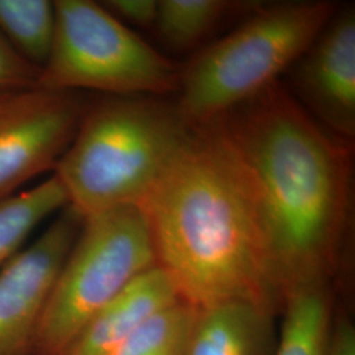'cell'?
Masks as SVG:
<instances>
[{"instance_id": "obj_1", "label": "cell", "mask_w": 355, "mask_h": 355, "mask_svg": "<svg viewBox=\"0 0 355 355\" xmlns=\"http://www.w3.org/2000/svg\"><path fill=\"white\" fill-rule=\"evenodd\" d=\"M202 127L253 203L283 305L330 284L350 229L354 144L318 124L280 80Z\"/></svg>"}, {"instance_id": "obj_2", "label": "cell", "mask_w": 355, "mask_h": 355, "mask_svg": "<svg viewBox=\"0 0 355 355\" xmlns=\"http://www.w3.org/2000/svg\"><path fill=\"white\" fill-rule=\"evenodd\" d=\"M157 266L195 308L243 300L283 309L253 203L211 129L192 128L139 204Z\"/></svg>"}, {"instance_id": "obj_3", "label": "cell", "mask_w": 355, "mask_h": 355, "mask_svg": "<svg viewBox=\"0 0 355 355\" xmlns=\"http://www.w3.org/2000/svg\"><path fill=\"white\" fill-rule=\"evenodd\" d=\"M191 130L165 98L102 95L89 101L53 175L83 218L139 207Z\"/></svg>"}, {"instance_id": "obj_4", "label": "cell", "mask_w": 355, "mask_h": 355, "mask_svg": "<svg viewBox=\"0 0 355 355\" xmlns=\"http://www.w3.org/2000/svg\"><path fill=\"white\" fill-rule=\"evenodd\" d=\"M337 8L328 0L258 3L180 66L178 112L202 127L253 99L291 70Z\"/></svg>"}, {"instance_id": "obj_5", "label": "cell", "mask_w": 355, "mask_h": 355, "mask_svg": "<svg viewBox=\"0 0 355 355\" xmlns=\"http://www.w3.org/2000/svg\"><path fill=\"white\" fill-rule=\"evenodd\" d=\"M55 32L38 85L104 96L177 94L180 64L150 46L103 4L57 0Z\"/></svg>"}, {"instance_id": "obj_6", "label": "cell", "mask_w": 355, "mask_h": 355, "mask_svg": "<svg viewBox=\"0 0 355 355\" xmlns=\"http://www.w3.org/2000/svg\"><path fill=\"white\" fill-rule=\"evenodd\" d=\"M154 266L150 230L139 207L85 217L51 288L32 355H62L104 305Z\"/></svg>"}, {"instance_id": "obj_7", "label": "cell", "mask_w": 355, "mask_h": 355, "mask_svg": "<svg viewBox=\"0 0 355 355\" xmlns=\"http://www.w3.org/2000/svg\"><path fill=\"white\" fill-rule=\"evenodd\" d=\"M89 101L85 92L40 85L0 92V199L54 173Z\"/></svg>"}, {"instance_id": "obj_8", "label": "cell", "mask_w": 355, "mask_h": 355, "mask_svg": "<svg viewBox=\"0 0 355 355\" xmlns=\"http://www.w3.org/2000/svg\"><path fill=\"white\" fill-rule=\"evenodd\" d=\"M82 223L66 205L36 241L0 268V355H32L51 288Z\"/></svg>"}, {"instance_id": "obj_9", "label": "cell", "mask_w": 355, "mask_h": 355, "mask_svg": "<svg viewBox=\"0 0 355 355\" xmlns=\"http://www.w3.org/2000/svg\"><path fill=\"white\" fill-rule=\"evenodd\" d=\"M291 73L288 89L305 111L331 135L354 144V6H338Z\"/></svg>"}, {"instance_id": "obj_10", "label": "cell", "mask_w": 355, "mask_h": 355, "mask_svg": "<svg viewBox=\"0 0 355 355\" xmlns=\"http://www.w3.org/2000/svg\"><path fill=\"white\" fill-rule=\"evenodd\" d=\"M179 300L168 275L161 267H152L104 305L62 355H108L142 322Z\"/></svg>"}, {"instance_id": "obj_11", "label": "cell", "mask_w": 355, "mask_h": 355, "mask_svg": "<svg viewBox=\"0 0 355 355\" xmlns=\"http://www.w3.org/2000/svg\"><path fill=\"white\" fill-rule=\"evenodd\" d=\"M275 315L243 300L199 308L186 355H275Z\"/></svg>"}, {"instance_id": "obj_12", "label": "cell", "mask_w": 355, "mask_h": 355, "mask_svg": "<svg viewBox=\"0 0 355 355\" xmlns=\"http://www.w3.org/2000/svg\"><path fill=\"white\" fill-rule=\"evenodd\" d=\"M257 1L237 0H159L153 31L167 51L195 54L230 21L241 20Z\"/></svg>"}, {"instance_id": "obj_13", "label": "cell", "mask_w": 355, "mask_h": 355, "mask_svg": "<svg viewBox=\"0 0 355 355\" xmlns=\"http://www.w3.org/2000/svg\"><path fill=\"white\" fill-rule=\"evenodd\" d=\"M282 313L275 355H327L333 322L330 284L292 292Z\"/></svg>"}, {"instance_id": "obj_14", "label": "cell", "mask_w": 355, "mask_h": 355, "mask_svg": "<svg viewBox=\"0 0 355 355\" xmlns=\"http://www.w3.org/2000/svg\"><path fill=\"white\" fill-rule=\"evenodd\" d=\"M67 204L55 175L33 189L0 199V268L19 253L33 229Z\"/></svg>"}, {"instance_id": "obj_15", "label": "cell", "mask_w": 355, "mask_h": 355, "mask_svg": "<svg viewBox=\"0 0 355 355\" xmlns=\"http://www.w3.org/2000/svg\"><path fill=\"white\" fill-rule=\"evenodd\" d=\"M54 32V1L0 0V35L40 71L49 58Z\"/></svg>"}, {"instance_id": "obj_16", "label": "cell", "mask_w": 355, "mask_h": 355, "mask_svg": "<svg viewBox=\"0 0 355 355\" xmlns=\"http://www.w3.org/2000/svg\"><path fill=\"white\" fill-rule=\"evenodd\" d=\"M198 309L179 300L142 322L108 355H186Z\"/></svg>"}, {"instance_id": "obj_17", "label": "cell", "mask_w": 355, "mask_h": 355, "mask_svg": "<svg viewBox=\"0 0 355 355\" xmlns=\"http://www.w3.org/2000/svg\"><path fill=\"white\" fill-rule=\"evenodd\" d=\"M40 70L13 49L0 35V92L38 85Z\"/></svg>"}, {"instance_id": "obj_18", "label": "cell", "mask_w": 355, "mask_h": 355, "mask_svg": "<svg viewBox=\"0 0 355 355\" xmlns=\"http://www.w3.org/2000/svg\"><path fill=\"white\" fill-rule=\"evenodd\" d=\"M103 6L125 26L152 29L157 16L155 0H107Z\"/></svg>"}, {"instance_id": "obj_19", "label": "cell", "mask_w": 355, "mask_h": 355, "mask_svg": "<svg viewBox=\"0 0 355 355\" xmlns=\"http://www.w3.org/2000/svg\"><path fill=\"white\" fill-rule=\"evenodd\" d=\"M327 355H355V330L349 318H333Z\"/></svg>"}]
</instances>
